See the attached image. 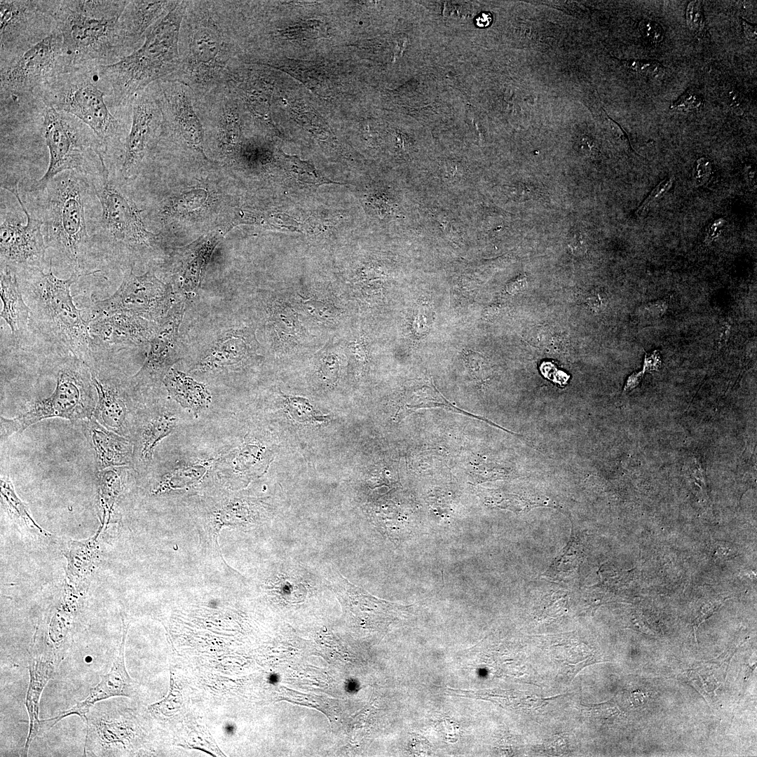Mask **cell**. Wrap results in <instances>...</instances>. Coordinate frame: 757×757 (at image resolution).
I'll list each match as a JSON object with an SVG mask.
<instances>
[{"mask_svg":"<svg viewBox=\"0 0 757 757\" xmlns=\"http://www.w3.org/2000/svg\"><path fill=\"white\" fill-rule=\"evenodd\" d=\"M88 321L93 351L120 350L149 343L158 323L130 313H115Z\"/></svg>","mask_w":757,"mask_h":757,"instance_id":"obj_18","label":"cell"},{"mask_svg":"<svg viewBox=\"0 0 757 757\" xmlns=\"http://www.w3.org/2000/svg\"><path fill=\"white\" fill-rule=\"evenodd\" d=\"M639 29L642 35L652 42H659L663 39V29L657 22L643 20L639 24Z\"/></svg>","mask_w":757,"mask_h":757,"instance_id":"obj_37","label":"cell"},{"mask_svg":"<svg viewBox=\"0 0 757 757\" xmlns=\"http://www.w3.org/2000/svg\"><path fill=\"white\" fill-rule=\"evenodd\" d=\"M179 421L177 409L168 403L157 402L139 410L130 431L133 445L132 465L141 469L149 467L156 447L177 428Z\"/></svg>","mask_w":757,"mask_h":757,"instance_id":"obj_17","label":"cell"},{"mask_svg":"<svg viewBox=\"0 0 757 757\" xmlns=\"http://www.w3.org/2000/svg\"><path fill=\"white\" fill-rule=\"evenodd\" d=\"M56 667L51 661L30 655L27 667L29 681L25 702L29 717V732L23 749L24 756H27L33 739L41 734V722L39 718L41 695L48 681L53 678Z\"/></svg>","mask_w":757,"mask_h":757,"instance_id":"obj_25","label":"cell"},{"mask_svg":"<svg viewBox=\"0 0 757 757\" xmlns=\"http://www.w3.org/2000/svg\"><path fill=\"white\" fill-rule=\"evenodd\" d=\"M266 454L264 446L244 442L215 458L214 470L229 477L250 476L266 461Z\"/></svg>","mask_w":757,"mask_h":757,"instance_id":"obj_27","label":"cell"},{"mask_svg":"<svg viewBox=\"0 0 757 757\" xmlns=\"http://www.w3.org/2000/svg\"><path fill=\"white\" fill-rule=\"evenodd\" d=\"M686 23L694 32H700L704 26V15L700 1H691L686 9Z\"/></svg>","mask_w":757,"mask_h":757,"instance_id":"obj_33","label":"cell"},{"mask_svg":"<svg viewBox=\"0 0 757 757\" xmlns=\"http://www.w3.org/2000/svg\"><path fill=\"white\" fill-rule=\"evenodd\" d=\"M285 408L292 419L301 423H322L329 416L316 411L308 400L302 397L289 396L282 394Z\"/></svg>","mask_w":757,"mask_h":757,"instance_id":"obj_29","label":"cell"},{"mask_svg":"<svg viewBox=\"0 0 757 757\" xmlns=\"http://www.w3.org/2000/svg\"><path fill=\"white\" fill-rule=\"evenodd\" d=\"M640 373L632 374L627 381L625 386V390H630L634 388L639 382Z\"/></svg>","mask_w":757,"mask_h":757,"instance_id":"obj_40","label":"cell"},{"mask_svg":"<svg viewBox=\"0 0 757 757\" xmlns=\"http://www.w3.org/2000/svg\"><path fill=\"white\" fill-rule=\"evenodd\" d=\"M2 187L15 196L27 217V224L22 225L14 217L1 213V264L8 266L16 273L43 270L47 247L43 223L30 216L21 200L16 183L12 186L4 184Z\"/></svg>","mask_w":757,"mask_h":757,"instance_id":"obj_13","label":"cell"},{"mask_svg":"<svg viewBox=\"0 0 757 757\" xmlns=\"http://www.w3.org/2000/svg\"><path fill=\"white\" fill-rule=\"evenodd\" d=\"M129 1H57L56 27L69 67L108 65L124 57L118 21Z\"/></svg>","mask_w":757,"mask_h":757,"instance_id":"obj_3","label":"cell"},{"mask_svg":"<svg viewBox=\"0 0 757 757\" xmlns=\"http://www.w3.org/2000/svg\"><path fill=\"white\" fill-rule=\"evenodd\" d=\"M100 158L98 179L93 186L102 207L100 222L103 229L115 240L129 247L152 246L156 236L145 228L134 203L110 179L104 156L101 154Z\"/></svg>","mask_w":757,"mask_h":757,"instance_id":"obj_12","label":"cell"},{"mask_svg":"<svg viewBox=\"0 0 757 757\" xmlns=\"http://www.w3.org/2000/svg\"><path fill=\"white\" fill-rule=\"evenodd\" d=\"M187 1H179L146 32L142 46L100 73L111 92L112 105H131L133 96L154 82L169 79L179 64V34Z\"/></svg>","mask_w":757,"mask_h":757,"instance_id":"obj_4","label":"cell"},{"mask_svg":"<svg viewBox=\"0 0 757 757\" xmlns=\"http://www.w3.org/2000/svg\"><path fill=\"white\" fill-rule=\"evenodd\" d=\"M81 424L97 471L132 465L133 445L130 438L107 429L93 417L82 420Z\"/></svg>","mask_w":757,"mask_h":757,"instance_id":"obj_22","label":"cell"},{"mask_svg":"<svg viewBox=\"0 0 757 757\" xmlns=\"http://www.w3.org/2000/svg\"><path fill=\"white\" fill-rule=\"evenodd\" d=\"M178 2L129 1L118 21L120 38L125 56L142 46L148 30Z\"/></svg>","mask_w":757,"mask_h":757,"instance_id":"obj_21","label":"cell"},{"mask_svg":"<svg viewBox=\"0 0 757 757\" xmlns=\"http://www.w3.org/2000/svg\"><path fill=\"white\" fill-rule=\"evenodd\" d=\"M0 283L1 317L10 327L14 341L18 342L29 329L32 311L25 301L15 270L1 264Z\"/></svg>","mask_w":757,"mask_h":757,"instance_id":"obj_24","label":"cell"},{"mask_svg":"<svg viewBox=\"0 0 757 757\" xmlns=\"http://www.w3.org/2000/svg\"><path fill=\"white\" fill-rule=\"evenodd\" d=\"M629 69L648 76H655L662 68L660 64L652 60H633L625 62Z\"/></svg>","mask_w":757,"mask_h":757,"instance_id":"obj_36","label":"cell"},{"mask_svg":"<svg viewBox=\"0 0 757 757\" xmlns=\"http://www.w3.org/2000/svg\"><path fill=\"white\" fill-rule=\"evenodd\" d=\"M90 367L71 355L60 366L53 393L36 400L17 416H1V440L21 432L30 425L50 418L76 421L90 418L95 407Z\"/></svg>","mask_w":757,"mask_h":757,"instance_id":"obj_7","label":"cell"},{"mask_svg":"<svg viewBox=\"0 0 757 757\" xmlns=\"http://www.w3.org/2000/svg\"><path fill=\"white\" fill-rule=\"evenodd\" d=\"M711 170V163L707 158H701L697 161L694 179L697 185L703 184L708 179Z\"/></svg>","mask_w":757,"mask_h":757,"instance_id":"obj_38","label":"cell"},{"mask_svg":"<svg viewBox=\"0 0 757 757\" xmlns=\"http://www.w3.org/2000/svg\"><path fill=\"white\" fill-rule=\"evenodd\" d=\"M132 124L125 139L121 171L132 176L155 146L162 126V113L153 85L132 98Z\"/></svg>","mask_w":757,"mask_h":757,"instance_id":"obj_14","label":"cell"},{"mask_svg":"<svg viewBox=\"0 0 757 757\" xmlns=\"http://www.w3.org/2000/svg\"><path fill=\"white\" fill-rule=\"evenodd\" d=\"M172 300L171 286L154 271L136 275L131 270L112 295L93 300L90 319L123 313L160 323L174 306Z\"/></svg>","mask_w":757,"mask_h":757,"instance_id":"obj_11","label":"cell"},{"mask_svg":"<svg viewBox=\"0 0 757 757\" xmlns=\"http://www.w3.org/2000/svg\"><path fill=\"white\" fill-rule=\"evenodd\" d=\"M41 132L50 161L43 176L32 186L41 191L58 174L68 170L83 173L88 163L104 153L93 132L75 116L43 105Z\"/></svg>","mask_w":757,"mask_h":757,"instance_id":"obj_8","label":"cell"},{"mask_svg":"<svg viewBox=\"0 0 757 757\" xmlns=\"http://www.w3.org/2000/svg\"><path fill=\"white\" fill-rule=\"evenodd\" d=\"M742 27H743V29H744V34H745L746 36L747 37V39H749L750 40H753V41L756 40V27L755 25H752V24H750V23L747 22L744 20H742Z\"/></svg>","mask_w":757,"mask_h":757,"instance_id":"obj_39","label":"cell"},{"mask_svg":"<svg viewBox=\"0 0 757 757\" xmlns=\"http://www.w3.org/2000/svg\"><path fill=\"white\" fill-rule=\"evenodd\" d=\"M56 1H0L1 67L16 60L56 28L53 18Z\"/></svg>","mask_w":757,"mask_h":757,"instance_id":"obj_10","label":"cell"},{"mask_svg":"<svg viewBox=\"0 0 757 757\" xmlns=\"http://www.w3.org/2000/svg\"><path fill=\"white\" fill-rule=\"evenodd\" d=\"M703 104L702 97L694 93L687 92L671 106L672 109L685 112H693L700 109Z\"/></svg>","mask_w":757,"mask_h":757,"instance_id":"obj_35","label":"cell"},{"mask_svg":"<svg viewBox=\"0 0 757 757\" xmlns=\"http://www.w3.org/2000/svg\"><path fill=\"white\" fill-rule=\"evenodd\" d=\"M126 631L127 629L123 632L118 655L113 662L110 671L101 676L100 681L90 688L85 700L78 702L71 708L60 712L54 717L41 720L42 732L48 730L62 718L70 715H77L85 721L87 714L99 702L116 696H132L134 683L126 671L124 662Z\"/></svg>","mask_w":757,"mask_h":757,"instance_id":"obj_19","label":"cell"},{"mask_svg":"<svg viewBox=\"0 0 757 757\" xmlns=\"http://www.w3.org/2000/svg\"><path fill=\"white\" fill-rule=\"evenodd\" d=\"M90 186L83 173L62 172L53 178L43 190L42 231L47 249L58 252L81 275L90 238L86 221V200Z\"/></svg>","mask_w":757,"mask_h":757,"instance_id":"obj_6","label":"cell"},{"mask_svg":"<svg viewBox=\"0 0 757 757\" xmlns=\"http://www.w3.org/2000/svg\"><path fill=\"white\" fill-rule=\"evenodd\" d=\"M22 273L20 286L32 311L29 329L88 364L93 353L88 321L74 305L70 292L81 275L73 273L67 280L60 279L50 268L46 273L43 270Z\"/></svg>","mask_w":757,"mask_h":757,"instance_id":"obj_2","label":"cell"},{"mask_svg":"<svg viewBox=\"0 0 757 757\" xmlns=\"http://www.w3.org/2000/svg\"><path fill=\"white\" fill-rule=\"evenodd\" d=\"M320 372L324 380L333 383L339 377V361L338 357L333 354H327L323 357L320 367Z\"/></svg>","mask_w":757,"mask_h":757,"instance_id":"obj_34","label":"cell"},{"mask_svg":"<svg viewBox=\"0 0 757 757\" xmlns=\"http://www.w3.org/2000/svg\"><path fill=\"white\" fill-rule=\"evenodd\" d=\"M184 306L183 301L175 304L167 316L158 323V329L149 342L150 348L146 359L130 381L135 391L160 386L167 372L177 360L175 357L177 338Z\"/></svg>","mask_w":757,"mask_h":757,"instance_id":"obj_15","label":"cell"},{"mask_svg":"<svg viewBox=\"0 0 757 757\" xmlns=\"http://www.w3.org/2000/svg\"><path fill=\"white\" fill-rule=\"evenodd\" d=\"M491 21L490 13H482L477 19V24L479 27L488 26Z\"/></svg>","mask_w":757,"mask_h":757,"instance_id":"obj_41","label":"cell"},{"mask_svg":"<svg viewBox=\"0 0 757 757\" xmlns=\"http://www.w3.org/2000/svg\"><path fill=\"white\" fill-rule=\"evenodd\" d=\"M163 384L175 402L195 415L205 412L212 404V395L207 386L183 371L170 368Z\"/></svg>","mask_w":757,"mask_h":757,"instance_id":"obj_26","label":"cell"},{"mask_svg":"<svg viewBox=\"0 0 757 757\" xmlns=\"http://www.w3.org/2000/svg\"><path fill=\"white\" fill-rule=\"evenodd\" d=\"M242 48L236 1H187L179 34V64L168 80L181 82L202 98L226 85Z\"/></svg>","mask_w":757,"mask_h":757,"instance_id":"obj_1","label":"cell"},{"mask_svg":"<svg viewBox=\"0 0 757 757\" xmlns=\"http://www.w3.org/2000/svg\"><path fill=\"white\" fill-rule=\"evenodd\" d=\"M214 460L215 458H189L175 462L162 475L154 493L182 489L196 484L214 470Z\"/></svg>","mask_w":757,"mask_h":757,"instance_id":"obj_28","label":"cell"},{"mask_svg":"<svg viewBox=\"0 0 757 757\" xmlns=\"http://www.w3.org/2000/svg\"><path fill=\"white\" fill-rule=\"evenodd\" d=\"M69 67L57 27L14 61L1 67V97H36Z\"/></svg>","mask_w":757,"mask_h":757,"instance_id":"obj_9","label":"cell"},{"mask_svg":"<svg viewBox=\"0 0 757 757\" xmlns=\"http://www.w3.org/2000/svg\"><path fill=\"white\" fill-rule=\"evenodd\" d=\"M292 162L294 163L293 172L298 174V179L301 182L317 185L332 182L322 177L314 168L311 167L312 165L300 161L296 158L292 160Z\"/></svg>","mask_w":757,"mask_h":757,"instance_id":"obj_31","label":"cell"},{"mask_svg":"<svg viewBox=\"0 0 757 757\" xmlns=\"http://www.w3.org/2000/svg\"><path fill=\"white\" fill-rule=\"evenodd\" d=\"M231 226L220 228L182 247L178 252L180 263L178 282L185 295L194 296L200 287L208 262L217 245Z\"/></svg>","mask_w":757,"mask_h":757,"instance_id":"obj_23","label":"cell"},{"mask_svg":"<svg viewBox=\"0 0 757 757\" xmlns=\"http://www.w3.org/2000/svg\"><path fill=\"white\" fill-rule=\"evenodd\" d=\"M1 493L9 507L22 518L28 526L40 532L43 531L35 523L24 503L18 497L13 486L7 476L1 477Z\"/></svg>","mask_w":757,"mask_h":757,"instance_id":"obj_30","label":"cell"},{"mask_svg":"<svg viewBox=\"0 0 757 757\" xmlns=\"http://www.w3.org/2000/svg\"><path fill=\"white\" fill-rule=\"evenodd\" d=\"M90 369L97 395L93 418L107 429L130 439V400L127 388Z\"/></svg>","mask_w":757,"mask_h":757,"instance_id":"obj_20","label":"cell"},{"mask_svg":"<svg viewBox=\"0 0 757 757\" xmlns=\"http://www.w3.org/2000/svg\"><path fill=\"white\" fill-rule=\"evenodd\" d=\"M259 343L250 327H232L221 332L190 368L192 374H216L237 369L257 356Z\"/></svg>","mask_w":757,"mask_h":757,"instance_id":"obj_16","label":"cell"},{"mask_svg":"<svg viewBox=\"0 0 757 757\" xmlns=\"http://www.w3.org/2000/svg\"><path fill=\"white\" fill-rule=\"evenodd\" d=\"M674 182V178L668 177L659 183L650 195L645 199L638 208L636 213L639 215L646 214L652 206L670 189Z\"/></svg>","mask_w":757,"mask_h":757,"instance_id":"obj_32","label":"cell"},{"mask_svg":"<svg viewBox=\"0 0 757 757\" xmlns=\"http://www.w3.org/2000/svg\"><path fill=\"white\" fill-rule=\"evenodd\" d=\"M110 87L100 66L70 67L46 85L38 97L45 106L69 114L86 125L96 136L104 154L124 150L125 126L111 112L105 97Z\"/></svg>","mask_w":757,"mask_h":757,"instance_id":"obj_5","label":"cell"}]
</instances>
